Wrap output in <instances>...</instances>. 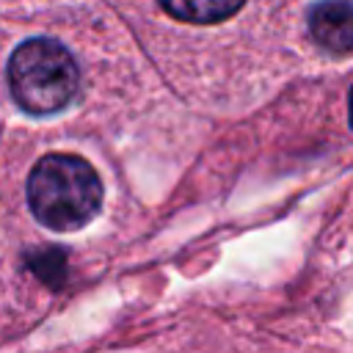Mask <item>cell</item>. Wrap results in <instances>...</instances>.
I'll use <instances>...</instances> for the list:
<instances>
[{"mask_svg":"<svg viewBox=\"0 0 353 353\" xmlns=\"http://www.w3.org/2000/svg\"><path fill=\"white\" fill-rule=\"evenodd\" d=\"M149 58L193 97L251 91L287 63L290 0H105Z\"/></svg>","mask_w":353,"mask_h":353,"instance_id":"obj_1","label":"cell"},{"mask_svg":"<svg viewBox=\"0 0 353 353\" xmlns=\"http://www.w3.org/2000/svg\"><path fill=\"white\" fill-rule=\"evenodd\" d=\"M25 201L44 229L77 232L99 215L105 204V185L85 157L72 152H47L28 171Z\"/></svg>","mask_w":353,"mask_h":353,"instance_id":"obj_3","label":"cell"},{"mask_svg":"<svg viewBox=\"0 0 353 353\" xmlns=\"http://www.w3.org/2000/svg\"><path fill=\"white\" fill-rule=\"evenodd\" d=\"M350 0H290L292 44L323 61H347L353 44Z\"/></svg>","mask_w":353,"mask_h":353,"instance_id":"obj_4","label":"cell"},{"mask_svg":"<svg viewBox=\"0 0 353 353\" xmlns=\"http://www.w3.org/2000/svg\"><path fill=\"white\" fill-rule=\"evenodd\" d=\"M124 28L105 0H0V88L28 116L88 97L91 77L130 69Z\"/></svg>","mask_w":353,"mask_h":353,"instance_id":"obj_2","label":"cell"}]
</instances>
